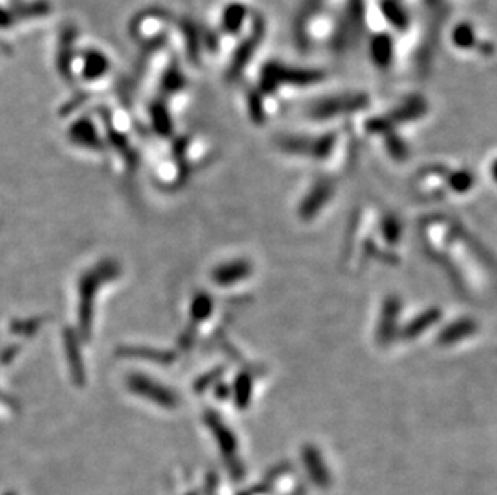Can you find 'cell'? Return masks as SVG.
<instances>
[{
  "mask_svg": "<svg viewBox=\"0 0 497 495\" xmlns=\"http://www.w3.org/2000/svg\"><path fill=\"white\" fill-rule=\"evenodd\" d=\"M473 330H475V324H472V322H468V320H462V322H457V324L451 325V328H448L446 331H444L439 338L444 344H451V343H454V341H459V338H463V336L470 335Z\"/></svg>",
  "mask_w": 497,
  "mask_h": 495,
  "instance_id": "cell-4",
  "label": "cell"
},
{
  "mask_svg": "<svg viewBox=\"0 0 497 495\" xmlns=\"http://www.w3.org/2000/svg\"><path fill=\"white\" fill-rule=\"evenodd\" d=\"M116 275L115 264H102L95 270L86 274L81 282V306H79V320H81V328L84 333L91 328L92 319V302L95 296L97 288L106 280L113 278Z\"/></svg>",
  "mask_w": 497,
  "mask_h": 495,
  "instance_id": "cell-1",
  "label": "cell"
},
{
  "mask_svg": "<svg viewBox=\"0 0 497 495\" xmlns=\"http://www.w3.org/2000/svg\"><path fill=\"white\" fill-rule=\"evenodd\" d=\"M250 265L245 261H233L231 264H224L213 272V280L219 285H232L250 275Z\"/></svg>",
  "mask_w": 497,
  "mask_h": 495,
  "instance_id": "cell-3",
  "label": "cell"
},
{
  "mask_svg": "<svg viewBox=\"0 0 497 495\" xmlns=\"http://www.w3.org/2000/svg\"><path fill=\"white\" fill-rule=\"evenodd\" d=\"M128 385L130 391L135 392V394L153 400V402L161 405V407H176L177 398L174 392H171L167 387L158 385V383H154L153 380H148L147 376L132 375L129 378Z\"/></svg>",
  "mask_w": 497,
  "mask_h": 495,
  "instance_id": "cell-2",
  "label": "cell"
},
{
  "mask_svg": "<svg viewBox=\"0 0 497 495\" xmlns=\"http://www.w3.org/2000/svg\"><path fill=\"white\" fill-rule=\"evenodd\" d=\"M492 171H494V172H492V174H494V177H496V180H497V162H496V165H494V167H492Z\"/></svg>",
  "mask_w": 497,
  "mask_h": 495,
  "instance_id": "cell-6",
  "label": "cell"
},
{
  "mask_svg": "<svg viewBox=\"0 0 497 495\" xmlns=\"http://www.w3.org/2000/svg\"><path fill=\"white\" fill-rule=\"evenodd\" d=\"M192 311H194L195 319L205 320L206 317L209 315V312H211V300L208 296H206V294H201V296H198L195 300Z\"/></svg>",
  "mask_w": 497,
  "mask_h": 495,
  "instance_id": "cell-5",
  "label": "cell"
}]
</instances>
